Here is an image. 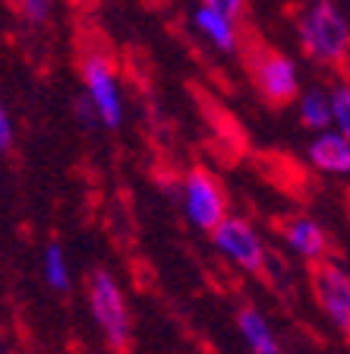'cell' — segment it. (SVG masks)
<instances>
[{
	"instance_id": "cell-1",
	"label": "cell",
	"mask_w": 350,
	"mask_h": 354,
	"mask_svg": "<svg viewBox=\"0 0 350 354\" xmlns=\"http://www.w3.org/2000/svg\"><path fill=\"white\" fill-rule=\"evenodd\" d=\"M297 38L313 64L341 66L350 51V22L335 0H313L297 16Z\"/></svg>"
},
{
	"instance_id": "cell-2",
	"label": "cell",
	"mask_w": 350,
	"mask_h": 354,
	"mask_svg": "<svg viewBox=\"0 0 350 354\" xmlns=\"http://www.w3.org/2000/svg\"><path fill=\"white\" fill-rule=\"evenodd\" d=\"M88 310L95 323L101 326L104 339L114 351H130L133 342V319H130V307H126V297L117 285V279L108 269H95L88 275Z\"/></svg>"
},
{
	"instance_id": "cell-3",
	"label": "cell",
	"mask_w": 350,
	"mask_h": 354,
	"mask_svg": "<svg viewBox=\"0 0 350 354\" xmlns=\"http://www.w3.org/2000/svg\"><path fill=\"white\" fill-rule=\"evenodd\" d=\"M82 82H86L88 102L98 108V118L108 130H117L124 124V98L117 82V64L104 48H88L82 54Z\"/></svg>"
},
{
	"instance_id": "cell-4",
	"label": "cell",
	"mask_w": 350,
	"mask_h": 354,
	"mask_svg": "<svg viewBox=\"0 0 350 354\" xmlns=\"http://www.w3.org/2000/svg\"><path fill=\"white\" fill-rule=\"evenodd\" d=\"M249 76H253V86L259 88V95L269 104H275V108H284V104L297 102L300 73H297V64L284 51L255 48L249 54Z\"/></svg>"
},
{
	"instance_id": "cell-5",
	"label": "cell",
	"mask_w": 350,
	"mask_h": 354,
	"mask_svg": "<svg viewBox=\"0 0 350 354\" xmlns=\"http://www.w3.org/2000/svg\"><path fill=\"white\" fill-rule=\"evenodd\" d=\"M183 203H186V215L196 228L215 231L221 221L227 218V196L221 180L205 168H193L183 180Z\"/></svg>"
},
{
	"instance_id": "cell-6",
	"label": "cell",
	"mask_w": 350,
	"mask_h": 354,
	"mask_svg": "<svg viewBox=\"0 0 350 354\" xmlns=\"http://www.w3.org/2000/svg\"><path fill=\"white\" fill-rule=\"evenodd\" d=\"M212 241L231 263H237L246 275H262L265 272V243L255 234V228L243 218L227 215L218 228L212 231Z\"/></svg>"
},
{
	"instance_id": "cell-7",
	"label": "cell",
	"mask_w": 350,
	"mask_h": 354,
	"mask_svg": "<svg viewBox=\"0 0 350 354\" xmlns=\"http://www.w3.org/2000/svg\"><path fill=\"white\" fill-rule=\"evenodd\" d=\"M309 281H313V295L319 307L325 310V317L344 335H350V275L331 259H319V263H313Z\"/></svg>"
},
{
	"instance_id": "cell-8",
	"label": "cell",
	"mask_w": 350,
	"mask_h": 354,
	"mask_svg": "<svg viewBox=\"0 0 350 354\" xmlns=\"http://www.w3.org/2000/svg\"><path fill=\"white\" fill-rule=\"evenodd\" d=\"M193 26L196 32L212 44L215 51L221 54H237L240 51V29H237V16L227 13L221 7H212V3H202L193 10Z\"/></svg>"
},
{
	"instance_id": "cell-9",
	"label": "cell",
	"mask_w": 350,
	"mask_h": 354,
	"mask_svg": "<svg viewBox=\"0 0 350 354\" xmlns=\"http://www.w3.org/2000/svg\"><path fill=\"white\" fill-rule=\"evenodd\" d=\"M281 237L291 243V250H297L300 257H307L309 263H319V259H329L335 243H331L329 231L315 225L313 218H303V215H291V218L278 221Z\"/></svg>"
},
{
	"instance_id": "cell-10",
	"label": "cell",
	"mask_w": 350,
	"mask_h": 354,
	"mask_svg": "<svg viewBox=\"0 0 350 354\" xmlns=\"http://www.w3.org/2000/svg\"><path fill=\"white\" fill-rule=\"evenodd\" d=\"M309 162L329 174H350V136L338 133H322L309 146Z\"/></svg>"
},
{
	"instance_id": "cell-11",
	"label": "cell",
	"mask_w": 350,
	"mask_h": 354,
	"mask_svg": "<svg viewBox=\"0 0 350 354\" xmlns=\"http://www.w3.org/2000/svg\"><path fill=\"white\" fill-rule=\"evenodd\" d=\"M237 326H240V335L253 354H281V345H278L275 332H271V326L265 323V317L255 307L243 304V307L237 310Z\"/></svg>"
},
{
	"instance_id": "cell-12",
	"label": "cell",
	"mask_w": 350,
	"mask_h": 354,
	"mask_svg": "<svg viewBox=\"0 0 350 354\" xmlns=\"http://www.w3.org/2000/svg\"><path fill=\"white\" fill-rule=\"evenodd\" d=\"M300 108V124L307 127V130H319L325 133L331 124H335V108H331V88H309L303 92L297 102Z\"/></svg>"
},
{
	"instance_id": "cell-13",
	"label": "cell",
	"mask_w": 350,
	"mask_h": 354,
	"mask_svg": "<svg viewBox=\"0 0 350 354\" xmlns=\"http://www.w3.org/2000/svg\"><path fill=\"white\" fill-rule=\"evenodd\" d=\"M54 3H57V0H13V10H16V16H19L26 26L41 29V26L51 22Z\"/></svg>"
},
{
	"instance_id": "cell-14",
	"label": "cell",
	"mask_w": 350,
	"mask_h": 354,
	"mask_svg": "<svg viewBox=\"0 0 350 354\" xmlns=\"http://www.w3.org/2000/svg\"><path fill=\"white\" fill-rule=\"evenodd\" d=\"M44 279H48L51 288H57V291L70 288V269H66L64 250H60L57 243H51V247L44 250Z\"/></svg>"
},
{
	"instance_id": "cell-15",
	"label": "cell",
	"mask_w": 350,
	"mask_h": 354,
	"mask_svg": "<svg viewBox=\"0 0 350 354\" xmlns=\"http://www.w3.org/2000/svg\"><path fill=\"white\" fill-rule=\"evenodd\" d=\"M331 108H335V127L344 136H350V82L347 80L331 86Z\"/></svg>"
},
{
	"instance_id": "cell-16",
	"label": "cell",
	"mask_w": 350,
	"mask_h": 354,
	"mask_svg": "<svg viewBox=\"0 0 350 354\" xmlns=\"http://www.w3.org/2000/svg\"><path fill=\"white\" fill-rule=\"evenodd\" d=\"M13 149V124H10V111H0V152Z\"/></svg>"
},
{
	"instance_id": "cell-17",
	"label": "cell",
	"mask_w": 350,
	"mask_h": 354,
	"mask_svg": "<svg viewBox=\"0 0 350 354\" xmlns=\"http://www.w3.org/2000/svg\"><path fill=\"white\" fill-rule=\"evenodd\" d=\"M202 3L221 7V10H227V13H233V16H240L243 10H246V0H202Z\"/></svg>"
},
{
	"instance_id": "cell-18",
	"label": "cell",
	"mask_w": 350,
	"mask_h": 354,
	"mask_svg": "<svg viewBox=\"0 0 350 354\" xmlns=\"http://www.w3.org/2000/svg\"><path fill=\"white\" fill-rule=\"evenodd\" d=\"M70 3H76V7H82V3H88V0H70Z\"/></svg>"
}]
</instances>
